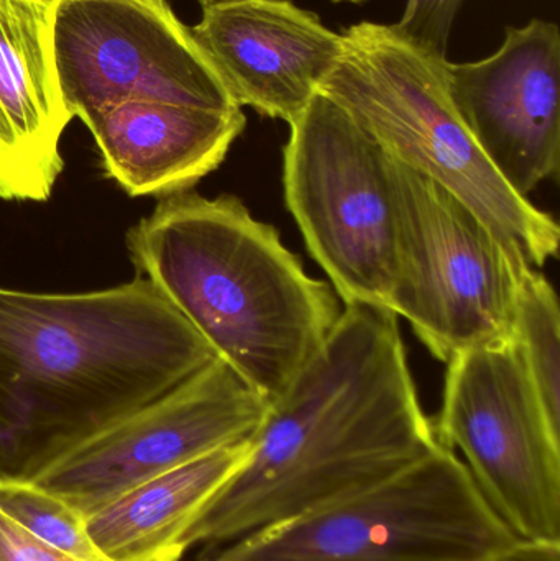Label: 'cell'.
<instances>
[{
    "mask_svg": "<svg viewBox=\"0 0 560 561\" xmlns=\"http://www.w3.org/2000/svg\"><path fill=\"white\" fill-rule=\"evenodd\" d=\"M203 9H209V7L220 5V3L232 2V0H197Z\"/></svg>",
    "mask_w": 560,
    "mask_h": 561,
    "instance_id": "44dd1931",
    "label": "cell"
},
{
    "mask_svg": "<svg viewBox=\"0 0 560 561\" xmlns=\"http://www.w3.org/2000/svg\"><path fill=\"white\" fill-rule=\"evenodd\" d=\"M266 408L268 401L217 358L82 442L33 481L88 516L148 478L252 437Z\"/></svg>",
    "mask_w": 560,
    "mask_h": 561,
    "instance_id": "30bf717a",
    "label": "cell"
},
{
    "mask_svg": "<svg viewBox=\"0 0 560 561\" xmlns=\"http://www.w3.org/2000/svg\"><path fill=\"white\" fill-rule=\"evenodd\" d=\"M71 121L56 71L53 7L0 0V199L52 197Z\"/></svg>",
    "mask_w": 560,
    "mask_h": 561,
    "instance_id": "4fadbf2b",
    "label": "cell"
},
{
    "mask_svg": "<svg viewBox=\"0 0 560 561\" xmlns=\"http://www.w3.org/2000/svg\"><path fill=\"white\" fill-rule=\"evenodd\" d=\"M466 0H407L395 28L426 51L446 56L454 23Z\"/></svg>",
    "mask_w": 560,
    "mask_h": 561,
    "instance_id": "ac0fdd59",
    "label": "cell"
},
{
    "mask_svg": "<svg viewBox=\"0 0 560 561\" xmlns=\"http://www.w3.org/2000/svg\"><path fill=\"white\" fill-rule=\"evenodd\" d=\"M513 342L552 427L560 431V313L551 280L526 266L519 280Z\"/></svg>",
    "mask_w": 560,
    "mask_h": 561,
    "instance_id": "2e32d148",
    "label": "cell"
},
{
    "mask_svg": "<svg viewBox=\"0 0 560 561\" xmlns=\"http://www.w3.org/2000/svg\"><path fill=\"white\" fill-rule=\"evenodd\" d=\"M0 561H81L23 529L0 510Z\"/></svg>",
    "mask_w": 560,
    "mask_h": 561,
    "instance_id": "d6986e66",
    "label": "cell"
},
{
    "mask_svg": "<svg viewBox=\"0 0 560 561\" xmlns=\"http://www.w3.org/2000/svg\"><path fill=\"white\" fill-rule=\"evenodd\" d=\"M332 3H352V5H362V3L367 2V0H329Z\"/></svg>",
    "mask_w": 560,
    "mask_h": 561,
    "instance_id": "7402d4cb",
    "label": "cell"
},
{
    "mask_svg": "<svg viewBox=\"0 0 560 561\" xmlns=\"http://www.w3.org/2000/svg\"><path fill=\"white\" fill-rule=\"evenodd\" d=\"M490 561H560V542L516 539Z\"/></svg>",
    "mask_w": 560,
    "mask_h": 561,
    "instance_id": "ffe728a7",
    "label": "cell"
},
{
    "mask_svg": "<svg viewBox=\"0 0 560 561\" xmlns=\"http://www.w3.org/2000/svg\"><path fill=\"white\" fill-rule=\"evenodd\" d=\"M127 247L137 278L153 284L268 402L342 313L334 287L306 275L278 230L232 194L163 197L128 232Z\"/></svg>",
    "mask_w": 560,
    "mask_h": 561,
    "instance_id": "3957f363",
    "label": "cell"
},
{
    "mask_svg": "<svg viewBox=\"0 0 560 561\" xmlns=\"http://www.w3.org/2000/svg\"><path fill=\"white\" fill-rule=\"evenodd\" d=\"M516 537L437 445L367 490L279 520L201 561H490Z\"/></svg>",
    "mask_w": 560,
    "mask_h": 561,
    "instance_id": "5b68a950",
    "label": "cell"
},
{
    "mask_svg": "<svg viewBox=\"0 0 560 561\" xmlns=\"http://www.w3.org/2000/svg\"><path fill=\"white\" fill-rule=\"evenodd\" d=\"M437 445L397 313L345 306L321 348L268 402L249 460L187 530L184 547L226 546L367 490Z\"/></svg>",
    "mask_w": 560,
    "mask_h": 561,
    "instance_id": "6da1fadb",
    "label": "cell"
},
{
    "mask_svg": "<svg viewBox=\"0 0 560 561\" xmlns=\"http://www.w3.org/2000/svg\"><path fill=\"white\" fill-rule=\"evenodd\" d=\"M237 107L292 124L344 51L341 33L292 0H232L191 28Z\"/></svg>",
    "mask_w": 560,
    "mask_h": 561,
    "instance_id": "7c38bea8",
    "label": "cell"
},
{
    "mask_svg": "<svg viewBox=\"0 0 560 561\" xmlns=\"http://www.w3.org/2000/svg\"><path fill=\"white\" fill-rule=\"evenodd\" d=\"M446 365L437 442L464 461L516 539L560 542V431L515 342L466 350Z\"/></svg>",
    "mask_w": 560,
    "mask_h": 561,
    "instance_id": "ba28073f",
    "label": "cell"
},
{
    "mask_svg": "<svg viewBox=\"0 0 560 561\" xmlns=\"http://www.w3.org/2000/svg\"><path fill=\"white\" fill-rule=\"evenodd\" d=\"M217 358L137 276L89 293L0 287V481L35 480Z\"/></svg>",
    "mask_w": 560,
    "mask_h": 561,
    "instance_id": "7a4b0ae2",
    "label": "cell"
},
{
    "mask_svg": "<svg viewBox=\"0 0 560 561\" xmlns=\"http://www.w3.org/2000/svg\"><path fill=\"white\" fill-rule=\"evenodd\" d=\"M387 160L397 213L388 309L443 363L512 340L519 280L532 265L459 197Z\"/></svg>",
    "mask_w": 560,
    "mask_h": 561,
    "instance_id": "8992f818",
    "label": "cell"
},
{
    "mask_svg": "<svg viewBox=\"0 0 560 561\" xmlns=\"http://www.w3.org/2000/svg\"><path fill=\"white\" fill-rule=\"evenodd\" d=\"M107 178L130 196L190 191L226 160L247 125L242 108L124 102L84 118Z\"/></svg>",
    "mask_w": 560,
    "mask_h": 561,
    "instance_id": "5bb4252c",
    "label": "cell"
},
{
    "mask_svg": "<svg viewBox=\"0 0 560 561\" xmlns=\"http://www.w3.org/2000/svg\"><path fill=\"white\" fill-rule=\"evenodd\" d=\"M344 51L319 92L338 102L393 160L459 197L526 262L558 256L559 224L516 194L473 140L450 95L446 56L393 25L342 30Z\"/></svg>",
    "mask_w": 560,
    "mask_h": 561,
    "instance_id": "277c9868",
    "label": "cell"
},
{
    "mask_svg": "<svg viewBox=\"0 0 560 561\" xmlns=\"http://www.w3.org/2000/svg\"><path fill=\"white\" fill-rule=\"evenodd\" d=\"M447 72L464 124L516 194L528 197L558 176L560 32L555 22L533 19L506 26L493 55L447 61Z\"/></svg>",
    "mask_w": 560,
    "mask_h": 561,
    "instance_id": "8fae6325",
    "label": "cell"
},
{
    "mask_svg": "<svg viewBox=\"0 0 560 561\" xmlns=\"http://www.w3.org/2000/svg\"><path fill=\"white\" fill-rule=\"evenodd\" d=\"M36 2L45 3V5H48V7H55L56 3L59 2V0H36Z\"/></svg>",
    "mask_w": 560,
    "mask_h": 561,
    "instance_id": "603a6c76",
    "label": "cell"
},
{
    "mask_svg": "<svg viewBox=\"0 0 560 561\" xmlns=\"http://www.w3.org/2000/svg\"><path fill=\"white\" fill-rule=\"evenodd\" d=\"M53 49L72 118L135 101L240 108L167 0H59Z\"/></svg>",
    "mask_w": 560,
    "mask_h": 561,
    "instance_id": "9c48e42d",
    "label": "cell"
},
{
    "mask_svg": "<svg viewBox=\"0 0 560 561\" xmlns=\"http://www.w3.org/2000/svg\"><path fill=\"white\" fill-rule=\"evenodd\" d=\"M0 510L49 546L81 561H108L88 533L81 511L35 481H0Z\"/></svg>",
    "mask_w": 560,
    "mask_h": 561,
    "instance_id": "e0dca14e",
    "label": "cell"
},
{
    "mask_svg": "<svg viewBox=\"0 0 560 561\" xmlns=\"http://www.w3.org/2000/svg\"><path fill=\"white\" fill-rule=\"evenodd\" d=\"M286 206L345 306L387 307L397 266V213L385 151L328 95L289 124Z\"/></svg>",
    "mask_w": 560,
    "mask_h": 561,
    "instance_id": "52a82bcc",
    "label": "cell"
},
{
    "mask_svg": "<svg viewBox=\"0 0 560 561\" xmlns=\"http://www.w3.org/2000/svg\"><path fill=\"white\" fill-rule=\"evenodd\" d=\"M252 437L148 478L85 516L108 561H180L184 537L250 457Z\"/></svg>",
    "mask_w": 560,
    "mask_h": 561,
    "instance_id": "9a60e30c",
    "label": "cell"
}]
</instances>
